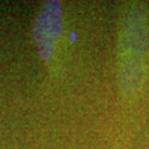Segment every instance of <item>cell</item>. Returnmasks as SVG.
Instances as JSON below:
<instances>
[{
    "label": "cell",
    "mask_w": 149,
    "mask_h": 149,
    "mask_svg": "<svg viewBox=\"0 0 149 149\" xmlns=\"http://www.w3.org/2000/svg\"><path fill=\"white\" fill-rule=\"evenodd\" d=\"M116 71L122 112L141 100L149 73V13L144 4L128 1L119 6Z\"/></svg>",
    "instance_id": "cell-1"
},
{
    "label": "cell",
    "mask_w": 149,
    "mask_h": 149,
    "mask_svg": "<svg viewBox=\"0 0 149 149\" xmlns=\"http://www.w3.org/2000/svg\"><path fill=\"white\" fill-rule=\"evenodd\" d=\"M31 36L49 78L58 81L68 58V35L61 3L57 0L41 3L32 20Z\"/></svg>",
    "instance_id": "cell-2"
}]
</instances>
